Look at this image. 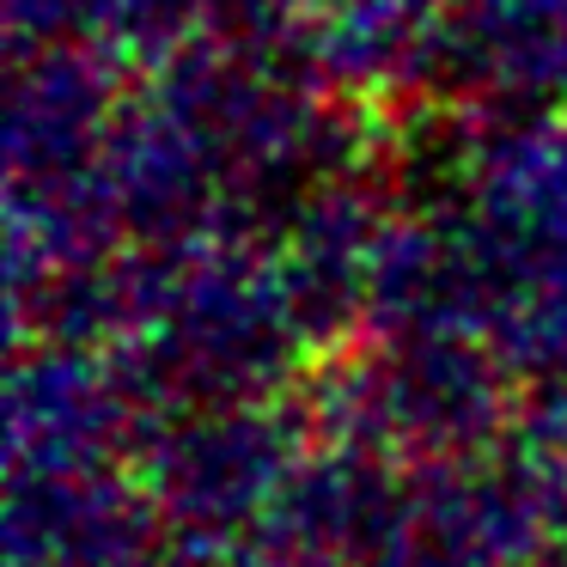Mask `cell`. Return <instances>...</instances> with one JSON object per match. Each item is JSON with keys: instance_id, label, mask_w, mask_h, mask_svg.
<instances>
[{"instance_id": "1", "label": "cell", "mask_w": 567, "mask_h": 567, "mask_svg": "<svg viewBox=\"0 0 567 567\" xmlns=\"http://www.w3.org/2000/svg\"><path fill=\"white\" fill-rule=\"evenodd\" d=\"M13 567H135V525L111 494L80 476L19 482L13 501Z\"/></svg>"}, {"instance_id": "3", "label": "cell", "mask_w": 567, "mask_h": 567, "mask_svg": "<svg viewBox=\"0 0 567 567\" xmlns=\"http://www.w3.org/2000/svg\"><path fill=\"white\" fill-rule=\"evenodd\" d=\"M421 7H427V0H336L342 25L360 31V38H372V43L396 38V25H403V19H415Z\"/></svg>"}, {"instance_id": "2", "label": "cell", "mask_w": 567, "mask_h": 567, "mask_svg": "<svg viewBox=\"0 0 567 567\" xmlns=\"http://www.w3.org/2000/svg\"><path fill=\"white\" fill-rule=\"evenodd\" d=\"M281 482V452L257 421H208L202 445H184L172 470V501L196 518H238Z\"/></svg>"}]
</instances>
